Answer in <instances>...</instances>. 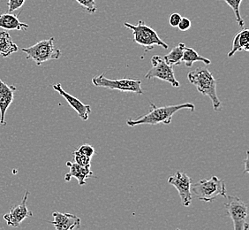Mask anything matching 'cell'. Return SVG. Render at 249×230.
I'll list each match as a JSON object with an SVG mask.
<instances>
[{
    "label": "cell",
    "instance_id": "1",
    "mask_svg": "<svg viewBox=\"0 0 249 230\" xmlns=\"http://www.w3.org/2000/svg\"><path fill=\"white\" fill-rule=\"evenodd\" d=\"M150 106L152 110L149 114L141 116L136 120H128L126 124L129 127H135L138 125H157L159 123L169 125L173 120V116L177 112L184 109H187L193 112L196 109V106L192 103H185L181 105H175V106H162L158 107L155 106L153 103L150 102Z\"/></svg>",
    "mask_w": 249,
    "mask_h": 230
},
{
    "label": "cell",
    "instance_id": "2",
    "mask_svg": "<svg viewBox=\"0 0 249 230\" xmlns=\"http://www.w3.org/2000/svg\"><path fill=\"white\" fill-rule=\"evenodd\" d=\"M187 78L190 83L196 87L197 91L211 98L214 110L220 109L222 103L216 94V80L207 68H197L188 73Z\"/></svg>",
    "mask_w": 249,
    "mask_h": 230
},
{
    "label": "cell",
    "instance_id": "3",
    "mask_svg": "<svg viewBox=\"0 0 249 230\" xmlns=\"http://www.w3.org/2000/svg\"><path fill=\"white\" fill-rule=\"evenodd\" d=\"M124 26L126 29L132 30L134 35V41L138 43L144 49V53H148L153 50L156 45L161 46L162 48L168 49V44L164 43L162 39L159 38L158 33L144 22L143 20H139L136 25L131 24L128 22H124Z\"/></svg>",
    "mask_w": 249,
    "mask_h": 230
},
{
    "label": "cell",
    "instance_id": "4",
    "mask_svg": "<svg viewBox=\"0 0 249 230\" xmlns=\"http://www.w3.org/2000/svg\"><path fill=\"white\" fill-rule=\"evenodd\" d=\"M191 193L194 197L203 202H212L216 197H226V185L223 180L217 176L211 179H202L191 184Z\"/></svg>",
    "mask_w": 249,
    "mask_h": 230
},
{
    "label": "cell",
    "instance_id": "5",
    "mask_svg": "<svg viewBox=\"0 0 249 230\" xmlns=\"http://www.w3.org/2000/svg\"><path fill=\"white\" fill-rule=\"evenodd\" d=\"M21 51L27 54L28 59H32L37 66L49 60H55L61 57L62 53L54 44V38L42 40L38 43L22 48Z\"/></svg>",
    "mask_w": 249,
    "mask_h": 230
},
{
    "label": "cell",
    "instance_id": "6",
    "mask_svg": "<svg viewBox=\"0 0 249 230\" xmlns=\"http://www.w3.org/2000/svg\"><path fill=\"white\" fill-rule=\"evenodd\" d=\"M93 84L98 88H106L109 90H118L123 92H133L139 95L143 94L142 88V81L131 78L111 80L105 77V74H101L98 77L92 78Z\"/></svg>",
    "mask_w": 249,
    "mask_h": 230
},
{
    "label": "cell",
    "instance_id": "7",
    "mask_svg": "<svg viewBox=\"0 0 249 230\" xmlns=\"http://www.w3.org/2000/svg\"><path fill=\"white\" fill-rule=\"evenodd\" d=\"M227 202L225 204V209L233 222L234 230H248L249 209L248 205L238 197L226 195Z\"/></svg>",
    "mask_w": 249,
    "mask_h": 230
},
{
    "label": "cell",
    "instance_id": "8",
    "mask_svg": "<svg viewBox=\"0 0 249 230\" xmlns=\"http://www.w3.org/2000/svg\"><path fill=\"white\" fill-rule=\"evenodd\" d=\"M152 67L146 74V79H153L158 78L164 82H167L172 84L173 87H179V82L176 79L174 75L173 66L169 65L162 56L155 55L151 58Z\"/></svg>",
    "mask_w": 249,
    "mask_h": 230
},
{
    "label": "cell",
    "instance_id": "9",
    "mask_svg": "<svg viewBox=\"0 0 249 230\" xmlns=\"http://www.w3.org/2000/svg\"><path fill=\"white\" fill-rule=\"evenodd\" d=\"M168 183L176 188L183 206H190L193 199L191 193V177H189L186 172L178 171L174 175L168 178Z\"/></svg>",
    "mask_w": 249,
    "mask_h": 230
},
{
    "label": "cell",
    "instance_id": "10",
    "mask_svg": "<svg viewBox=\"0 0 249 230\" xmlns=\"http://www.w3.org/2000/svg\"><path fill=\"white\" fill-rule=\"evenodd\" d=\"M29 192H25L24 197L21 203L19 206L12 207L10 210L9 213H6L4 215V220L7 225L13 228H18L21 224V222L24 221L25 219L32 217L33 212L29 211L27 207V202L29 197Z\"/></svg>",
    "mask_w": 249,
    "mask_h": 230
},
{
    "label": "cell",
    "instance_id": "11",
    "mask_svg": "<svg viewBox=\"0 0 249 230\" xmlns=\"http://www.w3.org/2000/svg\"><path fill=\"white\" fill-rule=\"evenodd\" d=\"M53 88L54 91L58 92L59 95H61L67 101L69 106H71L72 109H74L82 120H89V116L91 114V106L83 104L82 101L79 100L75 96H72L71 94L67 93V91H64L60 83L54 84Z\"/></svg>",
    "mask_w": 249,
    "mask_h": 230
},
{
    "label": "cell",
    "instance_id": "12",
    "mask_svg": "<svg viewBox=\"0 0 249 230\" xmlns=\"http://www.w3.org/2000/svg\"><path fill=\"white\" fill-rule=\"evenodd\" d=\"M16 90V87L6 84L0 78V124L2 126L6 125L5 115L14 101Z\"/></svg>",
    "mask_w": 249,
    "mask_h": 230
},
{
    "label": "cell",
    "instance_id": "13",
    "mask_svg": "<svg viewBox=\"0 0 249 230\" xmlns=\"http://www.w3.org/2000/svg\"><path fill=\"white\" fill-rule=\"evenodd\" d=\"M54 221H51L57 230H72L80 229L81 219L71 213H61L55 211L53 213Z\"/></svg>",
    "mask_w": 249,
    "mask_h": 230
},
{
    "label": "cell",
    "instance_id": "14",
    "mask_svg": "<svg viewBox=\"0 0 249 230\" xmlns=\"http://www.w3.org/2000/svg\"><path fill=\"white\" fill-rule=\"evenodd\" d=\"M67 166L70 168V172L65 175V181L70 182L72 177L76 178L78 183L80 186L86 185L87 179L94 176V172L90 169V166L83 167L79 164L72 163L67 161Z\"/></svg>",
    "mask_w": 249,
    "mask_h": 230
},
{
    "label": "cell",
    "instance_id": "15",
    "mask_svg": "<svg viewBox=\"0 0 249 230\" xmlns=\"http://www.w3.org/2000/svg\"><path fill=\"white\" fill-rule=\"evenodd\" d=\"M19 15L12 14H3L0 15V28L5 30H19L26 31L29 29V25L21 22L18 19Z\"/></svg>",
    "mask_w": 249,
    "mask_h": 230
},
{
    "label": "cell",
    "instance_id": "16",
    "mask_svg": "<svg viewBox=\"0 0 249 230\" xmlns=\"http://www.w3.org/2000/svg\"><path fill=\"white\" fill-rule=\"evenodd\" d=\"M249 52V30L245 29L236 35L233 39L232 48L228 53V57H232L237 52Z\"/></svg>",
    "mask_w": 249,
    "mask_h": 230
},
{
    "label": "cell",
    "instance_id": "17",
    "mask_svg": "<svg viewBox=\"0 0 249 230\" xmlns=\"http://www.w3.org/2000/svg\"><path fill=\"white\" fill-rule=\"evenodd\" d=\"M18 51L19 47L14 43L10 34L5 30L0 31V55L6 58Z\"/></svg>",
    "mask_w": 249,
    "mask_h": 230
},
{
    "label": "cell",
    "instance_id": "18",
    "mask_svg": "<svg viewBox=\"0 0 249 230\" xmlns=\"http://www.w3.org/2000/svg\"><path fill=\"white\" fill-rule=\"evenodd\" d=\"M197 61H201L206 65H211V59L202 57L199 53H197L196 50L187 47L185 45L184 53H183L182 63L185 64L186 67H191L193 64Z\"/></svg>",
    "mask_w": 249,
    "mask_h": 230
},
{
    "label": "cell",
    "instance_id": "19",
    "mask_svg": "<svg viewBox=\"0 0 249 230\" xmlns=\"http://www.w3.org/2000/svg\"><path fill=\"white\" fill-rule=\"evenodd\" d=\"M184 47L185 44L183 43H178L176 47L163 56V58L166 62L171 66H177L182 63L183 53H184Z\"/></svg>",
    "mask_w": 249,
    "mask_h": 230
},
{
    "label": "cell",
    "instance_id": "20",
    "mask_svg": "<svg viewBox=\"0 0 249 230\" xmlns=\"http://www.w3.org/2000/svg\"><path fill=\"white\" fill-rule=\"evenodd\" d=\"M223 1H225V3L229 5L231 8L232 9V11H233L235 18H236V20H237L239 26L240 27H244V20L242 19L241 15H240V4H241L242 0H223Z\"/></svg>",
    "mask_w": 249,
    "mask_h": 230
},
{
    "label": "cell",
    "instance_id": "21",
    "mask_svg": "<svg viewBox=\"0 0 249 230\" xmlns=\"http://www.w3.org/2000/svg\"><path fill=\"white\" fill-rule=\"evenodd\" d=\"M74 153L82 154V155H85L87 157L92 158V157L95 155L96 151H95L94 147H92L90 144H85L81 145L79 148L77 149Z\"/></svg>",
    "mask_w": 249,
    "mask_h": 230
},
{
    "label": "cell",
    "instance_id": "22",
    "mask_svg": "<svg viewBox=\"0 0 249 230\" xmlns=\"http://www.w3.org/2000/svg\"><path fill=\"white\" fill-rule=\"evenodd\" d=\"M80 5L83 6L89 14H94L96 13V0H75Z\"/></svg>",
    "mask_w": 249,
    "mask_h": 230
},
{
    "label": "cell",
    "instance_id": "23",
    "mask_svg": "<svg viewBox=\"0 0 249 230\" xmlns=\"http://www.w3.org/2000/svg\"><path fill=\"white\" fill-rule=\"evenodd\" d=\"M73 156H74V160H75V163L79 164L81 166L83 167H86V166H90V161H91V158L89 157H87L85 155H82V154L76 153H72Z\"/></svg>",
    "mask_w": 249,
    "mask_h": 230
},
{
    "label": "cell",
    "instance_id": "24",
    "mask_svg": "<svg viewBox=\"0 0 249 230\" xmlns=\"http://www.w3.org/2000/svg\"><path fill=\"white\" fill-rule=\"evenodd\" d=\"M26 0H8V12L9 14H12L13 12H15L16 10L21 8L24 5Z\"/></svg>",
    "mask_w": 249,
    "mask_h": 230
},
{
    "label": "cell",
    "instance_id": "25",
    "mask_svg": "<svg viewBox=\"0 0 249 230\" xmlns=\"http://www.w3.org/2000/svg\"><path fill=\"white\" fill-rule=\"evenodd\" d=\"M191 26L192 23L190 19H188V18H186V17H181V19H180L179 23L178 25L177 28H178L180 31H187V30L191 28Z\"/></svg>",
    "mask_w": 249,
    "mask_h": 230
},
{
    "label": "cell",
    "instance_id": "26",
    "mask_svg": "<svg viewBox=\"0 0 249 230\" xmlns=\"http://www.w3.org/2000/svg\"><path fill=\"white\" fill-rule=\"evenodd\" d=\"M180 19H181V15L178 14V13H174L173 15H170L169 23L173 28H177Z\"/></svg>",
    "mask_w": 249,
    "mask_h": 230
},
{
    "label": "cell",
    "instance_id": "27",
    "mask_svg": "<svg viewBox=\"0 0 249 230\" xmlns=\"http://www.w3.org/2000/svg\"><path fill=\"white\" fill-rule=\"evenodd\" d=\"M249 151H247V153H246V158H245V173H248L249 172Z\"/></svg>",
    "mask_w": 249,
    "mask_h": 230
}]
</instances>
